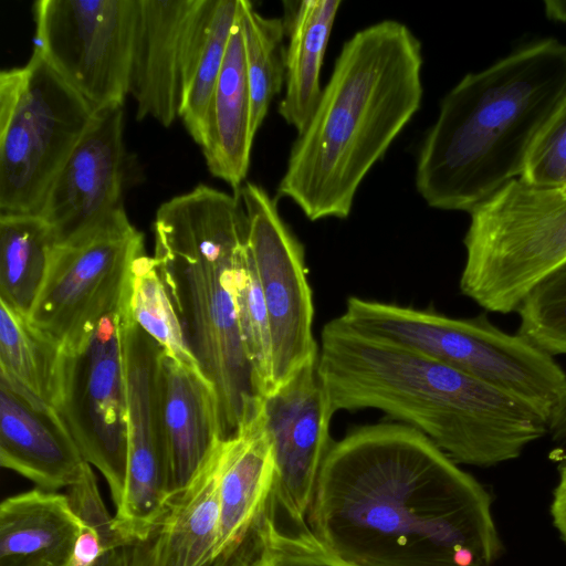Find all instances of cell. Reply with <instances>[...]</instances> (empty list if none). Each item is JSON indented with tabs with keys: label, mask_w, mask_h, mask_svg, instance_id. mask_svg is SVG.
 I'll return each instance as SVG.
<instances>
[{
	"label": "cell",
	"mask_w": 566,
	"mask_h": 566,
	"mask_svg": "<svg viewBox=\"0 0 566 566\" xmlns=\"http://www.w3.org/2000/svg\"><path fill=\"white\" fill-rule=\"evenodd\" d=\"M240 0H205L195 32L180 118L201 145L207 111L220 75Z\"/></svg>",
	"instance_id": "25"
},
{
	"label": "cell",
	"mask_w": 566,
	"mask_h": 566,
	"mask_svg": "<svg viewBox=\"0 0 566 566\" xmlns=\"http://www.w3.org/2000/svg\"><path fill=\"white\" fill-rule=\"evenodd\" d=\"M238 192L247 212L248 248L268 312L272 392L318 356L313 295L303 245L282 219L276 200L254 182H244Z\"/></svg>",
	"instance_id": "12"
},
{
	"label": "cell",
	"mask_w": 566,
	"mask_h": 566,
	"mask_svg": "<svg viewBox=\"0 0 566 566\" xmlns=\"http://www.w3.org/2000/svg\"><path fill=\"white\" fill-rule=\"evenodd\" d=\"M84 460L119 506L127 474V391L120 314L103 317L75 347L62 349L55 405Z\"/></svg>",
	"instance_id": "10"
},
{
	"label": "cell",
	"mask_w": 566,
	"mask_h": 566,
	"mask_svg": "<svg viewBox=\"0 0 566 566\" xmlns=\"http://www.w3.org/2000/svg\"><path fill=\"white\" fill-rule=\"evenodd\" d=\"M516 313L517 333L554 357L566 355V264L535 286Z\"/></svg>",
	"instance_id": "31"
},
{
	"label": "cell",
	"mask_w": 566,
	"mask_h": 566,
	"mask_svg": "<svg viewBox=\"0 0 566 566\" xmlns=\"http://www.w3.org/2000/svg\"><path fill=\"white\" fill-rule=\"evenodd\" d=\"M129 312L132 319L167 354L189 367L200 368L153 256L143 254L134 262Z\"/></svg>",
	"instance_id": "29"
},
{
	"label": "cell",
	"mask_w": 566,
	"mask_h": 566,
	"mask_svg": "<svg viewBox=\"0 0 566 566\" xmlns=\"http://www.w3.org/2000/svg\"><path fill=\"white\" fill-rule=\"evenodd\" d=\"M127 391L128 458L125 489L114 524L126 542L147 538L161 524L171 489L158 395L163 348L133 319L120 315Z\"/></svg>",
	"instance_id": "13"
},
{
	"label": "cell",
	"mask_w": 566,
	"mask_h": 566,
	"mask_svg": "<svg viewBox=\"0 0 566 566\" xmlns=\"http://www.w3.org/2000/svg\"><path fill=\"white\" fill-rule=\"evenodd\" d=\"M0 463L48 491L72 486L87 465L56 408L2 374Z\"/></svg>",
	"instance_id": "17"
},
{
	"label": "cell",
	"mask_w": 566,
	"mask_h": 566,
	"mask_svg": "<svg viewBox=\"0 0 566 566\" xmlns=\"http://www.w3.org/2000/svg\"><path fill=\"white\" fill-rule=\"evenodd\" d=\"M492 497L406 423L334 441L307 515L311 531L358 566H493L503 544Z\"/></svg>",
	"instance_id": "1"
},
{
	"label": "cell",
	"mask_w": 566,
	"mask_h": 566,
	"mask_svg": "<svg viewBox=\"0 0 566 566\" xmlns=\"http://www.w3.org/2000/svg\"><path fill=\"white\" fill-rule=\"evenodd\" d=\"M318 374L334 413L378 409L457 464L507 462L548 434V417L528 402L340 316L322 328Z\"/></svg>",
	"instance_id": "2"
},
{
	"label": "cell",
	"mask_w": 566,
	"mask_h": 566,
	"mask_svg": "<svg viewBox=\"0 0 566 566\" xmlns=\"http://www.w3.org/2000/svg\"><path fill=\"white\" fill-rule=\"evenodd\" d=\"M83 522L67 495L39 488L0 504V566H67Z\"/></svg>",
	"instance_id": "21"
},
{
	"label": "cell",
	"mask_w": 566,
	"mask_h": 566,
	"mask_svg": "<svg viewBox=\"0 0 566 566\" xmlns=\"http://www.w3.org/2000/svg\"><path fill=\"white\" fill-rule=\"evenodd\" d=\"M248 217L233 195L198 185L164 202L154 221V259L190 350L216 388L222 438L258 411L253 371L240 334L235 271L248 245Z\"/></svg>",
	"instance_id": "5"
},
{
	"label": "cell",
	"mask_w": 566,
	"mask_h": 566,
	"mask_svg": "<svg viewBox=\"0 0 566 566\" xmlns=\"http://www.w3.org/2000/svg\"><path fill=\"white\" fill-rule=\"evenodd\" d=\"M35 45L95 109L129 94L138 0H39Z\"/></svg>",
	"instance_id": "11"
},
{
	"label": "cell",
	"mask_w": 566,
	"mask_h": 566,
	"mask_svg": "<svg viewBox=\"0 0 566 566\" xmlns=\"http://www.w3.org/2000/svg\"><path fill=\"white\" fill-rule=\"evenodd\" d=\"M422 45L402 22L382 20L342 46L277 186L311 221L346 219L375 164L420 108Z\"/></svg>",
	"instance_id": "3"
},
{
	"label": "cell",
	"mask_w": 566,
	"mask_h": 566,
	"mask_svg": "<svg viewBox=\"0 0 566 566\" xmlns=\"http://www.w3.org/2000/svg\"><path fill=\"white\" fill-rule=\"evenodd\" d=\"M340 317L352 327L424 354L534 406L551 419L566 394V373L551 354L483 313L454 318L350 296Z\"/></svg>",
	"instance_id": "6"
},
{
	"label": "cell",
	"mask_w": 566,
	"mask_h": 566,
	"mask_svg": "<svg viewBox=\"0 0 566 566\" xmlns=\"http://www.w3.org/2000/svg\"><path fill=\"white\" fill-rule=\"evenodd\" d=\"M105 553L98 532L83 523L67 566H98Z\"/></svg>",
	"instance_id": "35"
},
{
	"label": "cell",
	"mask_w": 566,
	"mask_h": 566,
	"mask_svg": "<svg viewBox=\"0 0 566 566\" xmlns=\"http://www.w3.org/2000/svg\"><path fill=\"white\" fill-rule=\"evenodd\" d=\"M205 0H138L129 78L138 120L180 118L186 74Z\"/></svg>",
	"instance_id": "16"
},
{
	"label": "cell",
	"mask_w": 566,
	"mask_h": 566,
	"mask_svg": "<svg viewBox=\"0 0 566 566\" xmlns=\"http://www.w3.org/2000/svg\"><path fill=\"white\" fill-rule=\"evenodd\" d=\"M254 136L239 6L200 145L209 171L234 191L247 178Z\"/></svg>",
	"instance_id": "20"
},
{
	"label": "cell",
	"mask_w": 566,
	"mask_h": 566,
	"mask_svg": "<svg viewBox=\"0 0 566 566\" xmlns=\"http://www.w3.org/2000/svg\"><path fill=\"white\" fill-rule=\"evenodd\" d=\"M66 495L81 521L98 532L106 552L128 543L115 528L114 516L105 507L95 474L88 463L83 476L69 488Z\"/></svg>",
	"instance_id": "33"
},
{
	"label": "cell",
	"mask_w": 566,
	"mask_h": 566,
	"mask_svg": "<svg viewBox=\"0 0 566 566\" xmlns=\"http://www.w3.org/2000/svg\"><path fill=\"white\" fill-rule=\"evenodd\" d=\"M342 1L285 2V93L277 112L302 133L321 99V70Z\"/></svg>",
	"instance_id": "22"
},
{
	"label": "cell",
	"mask_w": 566,
	"mask_h": 566,
	"mask_svg": "<svg viewBox=\"0 0 566 566\" xmlns=\"http://www.w3.org/2000/svg\"><path fill=\"white\" fill-rule=\"evenodd\" d=\"M157 381L174 495L223 440L219 400L214 386L200 368L180 363L164 349L158 359Z\"/></svg>",
	"instance_id": "18"
},
{
	"label": "cell",
	"mask_w": 566,
	"mask_h": 566,
	"mask_svg": "<svg viewBox=\"0 0 566 566\" xmlns=\"http://www.w3.org/2000/svg\"><path fill=\"white\" fill-rule=\"evenodd\" d=\"M566 99V44L530 43L468 73L440 103L418 151L415 184L434 209L471 212L520 178Z\"/></svg>",
	"instance_id": "4"
},
{
	"label": "cell",
	"mask_w": 566,
	"mask_h": 566,
	"mask_svg": "<svg viewBox=\"0 0 566 566\" xmlns=\"http://www.w3.org/2000/svg\"><path fill=\"white\" fill-rule=\"evenodd\" d=\"M235 305L244 350L255 388L264 397L271 389V338L266 306L247 245L235 271Z\"/></svg>",
	"instance_id": "30"
},
{
	"label": "cell",
	"mask_w": 566,
	"mask_h": 566,
	"mask_svg": "<svg viewBox=\"0 0 566 566\" xmlns=\"http://www.w3.org/2000/svg\"><path fill=\"white\" fill-rule=\"evenodd\" d=\"M56 244L35 213H0V300L29 317Z\"/></svg>",
	"instance_id": "24"
},
{
	"label": "cell",
	"mask_w": 566,
	"mask_h": 566,
	"mask_svg": "<svg viewBox=\"0 0 566 566\" xmlns=\"http://www.w3.org/2000/svg\"><path fill=\"white\" fill-rule=\"evenodd\" d=\"M143 254L144 235L125 209L55 244L30 321L62 349L75 347L103 317L129 311L132 270Z\"/></svg>",
	"instance_id": "9"
},
{
	"label": "cell",
	"mask_w": 566,
	"mask_h": 566,
	"mask_svg": "<svg viewBox=\"0 0 566 566\" xmlns=\"http://www.w3.org/2000/svg\"><path fill=\"white\" fill-rule=\"evenodd\" d=\"M62 348L28 316L0 302V374L55 407Z\"/></svg>",
	"instance_id": "26"
},
{
	"label": "cell",
	"mask_w": 566,
	"mask_h": 566,
	"mask_svg": "<svg viewBox=\"0 0 566 566\" xmlns=\"http://www.w3.org/2000/svg\"><path fill=\"white\" fill-rule=\"evenodd\" d=\"M521 177L566 191V99L535 140Z\"/></svg>",
	"instance_id": "32"
},
{
	"label": "cell",
	"mask_w": 566,
	"mask_h": 566,
	"mask_svg": "<svg viewBox=\"0 0 566 566\" xmlns=\"http://www.w3.org/2000/svg\"><path fill=\"white\" fill-rule=\"evenodd\" d=\"M224 566H358L339 556L308 526L283 530L268 504Z\"/></svg>",
	"instance_id": "28"
},
{
	"label": "cell",
	"mask_w": 566,
	"mask_h": 566,
	"mask_svg": "<svg viewBox=\"0 0 566 566\" xmlns=\"http://www.w3.org/2000/svg\"><path fill=\"white\" fill-rule=\"evenodd\" d=\"M127 159L123 106L95 111L36 213L56 244L74 240L124 209Z\"/></svg>",
	"instance_id": "15"
},
{
	"label": "cell",
	"mask_w": 566,
	"mask_h": 566,
	"mask_svg": "<svg viewBox=\"0 0 566 566\" xmlns=\"http://www.w3.org/2000/svg\"><path fill=\"white\" fill-rule=\"evenodd\" d=\"M551 514L556 530L566 543V463L559 468L558 482L553 492Z\"/></svg>",
	"instance_id": "36"
},
{
	"label": "cell",
	"mask_w": 566,
	"mask_h": 566,
	"mask_svg": "<svg viewBox=\"0 0 566 566\" xmlns=\"http://www.w3.org/2000/svg\"><path fill=\"white\" fill-rule=\"evenodd\" d=\"M261 410L275 464L269 503L296 528L306 527L317 478L334 442V412L318 374V356L262 397Z\"/></svg>",
	"instance_id": "14"
},
{
	"label": "cell",
	"mask_w": 566,
	"mask_h": 566,
	"mask_svg": "<svg viewBox=\"0 0 566 566\" xmlns=\"http://www.w3.org/2000/svg\"><path fill=\"white\" fill-rule=\"evenodd\" d=\"M552 3L555 4L556 8L546 6L549 14L556 17L557 19L566 21V9L560 8L556 2ZM564 6L566 7V2H564Z\"/></svg>",
	"instance_id": "38"
},
{
	"label": "cell",
	"mask_w": 566,
	"mask_h": 566,
	"mask_svg": "<svg viewBox=\"0 0 566 566\" xmlns=\"http://www.w3.org/2000/svg\"><path fill=\"white\" fill-rule=\"evenodd\" d=\"M461 293L486 312H517L566 264V191L515 178L470 212Z\"/></svg>",
	"instance_id": "7"
},
{
	"label": "cell",
	"mask_w": 566,
	"mask_h": 566,
	"mask_svg": "<svg viewBox=\"0 0 566 566\" xmlns=\"http://www.w3.org/2000/svg\"><path fill=\"white\" fill-rule=\"evenodd\" d=\"M221 441L169 501L160 528L167 539L171 566H206L214 562L221 520Z\"/></svg>",
	"instance_id": "23"
},
{
	"label": "cell",
	"mask_w": 566,
	"mask_h": 566,
	"mask_svg": "<svg viewBox=\"0 0 566 566\" xmlns=\"http://www.w3.org/2000/svg\"><path fill=\"white\" fill-rule=\"evenodd\" d=\"M98 566H171L166 536L160 526L147 538L106 552ZM206 566H224L216 559Z\"/></svg>",
	"instance_id": "34"
},
{
	"label": "cell",
	"mask_w": 566,
	"mask_h": 566,
	"mask_svg": "<svg viewBox=\"0 0 566 566\" xmlns=\"http://www.w3.org/2000/svg\"><path fill=\"white\" fill-rule=\"evenodd\" d=\"M94 113L36 48L0 72V213H38Z\"/></svg>",
	"instance_id": "8"
},
{
	"label": "cell",
	"mask_w": 566,
	"mask_h": 566,
	"mask_svg": "<svg viewBox=\"0 0 566 566\" xmlns=\"http://www.w3.org/2000/svg\"><path fill=\"white\" fill-rule=\"evenodd\" d=\"M245 69L251 96L252 128L258 133L273 98L285 82V25L282 18L259 13L240 0Z\"/></svg>",
	"instance_id": "27"
},
{
	"label": "cell",
	"mask_w": 566,
	"mask_h": 566,
	"mask_svg": "<svg viewBox=\"0 0 566 566\" xmlns=\"http://www.w3.org/2000/svg\"><path fill=\"white\" fill-rule=\"evenodd\" d=\"M548 434L554 440L566 439V394L549 419Z\"/></svg>",
	"instance_id": "37"
},
{
	"label": "cell",
	"mask_w": 566,
	"mask_h": 566,
	"mask_svg": "<svg viewBox=\"0 0 566 566\" xmlns=\"http://www.w3.org/2000/svg\"><path fill=\"white\" fill-rule=\"evenodd\" d=\"M219 454L221 520L214 560L234 553L271 499L275 464L261 403L250 420L221 441Z\"/></svg>",
	"instance_id": "19"
}]
</instances>
